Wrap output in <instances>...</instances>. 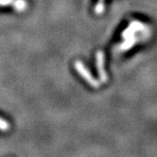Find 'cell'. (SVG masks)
I'll use <instances>...</instances> for the list:
<instances>
[{
  "label": "cell",
  "instance_id": "cell-5",
  "mask_svg": "<svg viewBox=\"0 0 157 157\" xmlns=\"http://www.w3.org/2000/svg\"><path fill=\"white\" fill-rule=\"evenodd\" d=\"M10 129V124L9 123L3 119L2 117H0V131H3V132H6Z\"/></svg>",
  "mask_w": 157,
  "mask_h": 157
},
{
  "label": "cell",
  "instance_id": "cell-3",
  "mask_svg": "<svg viewBox=\"0 0 157 157\" xmlns=\"http://www.w3.org/2000/svg\"><path fill=\"white\" fill-rule=\"evenodd\" d=\"M8 5H13V7L18 10V12H22L27 9V1L26 0H0V6H8Z\"/></svg>",
  "mask_w": 157,
  "mask_h": 157
},
{
  "label": "cell",
  "instance_id": "cell-4",
  "mask_svg": "<svg viewBox=\"0 0 157 157\" xmlns=\"http://www.w3.org/2000/svg\"><path fill=\"white\" fill-rule=\"evenodd\" d=\"M95 12L97 14H101L104 12V0H98L95 8Z\"/></svg>",
  "mask_w": 157,
  "mask_h": 157
},
{
  "label": "cell",
  "instance_id": "cell-2",
  "mask_svg": "<svg viewBox=\"0 0 157 157\" xmlns=\"http://www.w3.org/2000/svg\"><path fill=\"white\" fill-rule=\"evenodd\" d=\"M96 63L100 82H106L108 81V76L104 68V54L101 50H98L96 54Z\"/></svg>",
  "mask_w": 157,
  "mask_h": 157
},
{
  "label": "cell",
  "instance_id": "cell-1",
  "mask_svg": "<svg viewBox=\"0 0 157 157\" xmlns=\"http://www.w3.org/2000/svg\"><path fill=\"white\" fill-rule=\"evenodd\" d=\"M75 68H76L77 72L80 74L91 86H93V87H98L99 86L100 82L96 80V78L93 77V75L90 73V71L86 68L85 65L81 61L75 62Z\"/></svg>",
  "mask_w": 157,
  "mask_h": 157
}]
</instances>
